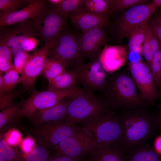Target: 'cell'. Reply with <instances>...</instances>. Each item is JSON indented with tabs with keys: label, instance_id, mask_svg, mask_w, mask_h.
I'll list each match as a JSON object with an SVG mask.
<instances>
[{
	"label": "cell",
	"instance_id": "obj_28",
	"mask_svg": "<svg viewBox=\"0 0 161 161\" xmlns=\"http://www.w3.org/2000/svg\"><path fill=\"white\" fill-rule=\"evenodd\" d=\"M31 0H0V17L17 11L25 4H29Z\"/></svg>",
	"mask_w": 161,
	"mask_h": 161
},
{
	"label": "cell",
	"instance_id": "obj_20",
	"mask_svg": "<svg viewBox=\"0 0 161 161\" xmlns=\"http://www.w3.org/2000/svg\"><path fill=\"white\" fill-rule=\"evenodd\" d=\"M78 85L77 73L73 68L69 69L49 82L47 90L62 91L73 88Z\"/></svg>",
	"mask_w": 161,
	"mask_h": 161
},
{
	"label": "cell",
	"instance_id": "obj_26",
	"mask_svg": "<svg viewBox=\"0 0 161 161\" xmlns=\"http://www.w3.org/2000/svg\"><path fill=\"white\" fill-rule=\"evenodd\" d=\"M23 101L13 102L0 112V129L6 125L14 122V120L21 108Z\"/></svg>",
	"mask_w": 161,
	"mask_h": 161
},
{
	"label": "cell",
	"instance_id": "obj_33",
	"mask_svg": "<svg viewBox=\"0 0 161 161\" xmlns=\"http://www.w3.org/2000/svg\"><path fill=\"white\" fill-rule=\"evenodd\" d=\"M46 148L44 144L35 146L32 151L24 158V161H47L49 152Z\"/></svg>",
	"mask_w": 161,
	"mask_h": 161
},
{
	"label": "cell",
	"instance_id": "obj_48",
	"mask_svg": "<svg viewBox=\"0 0 161 161\" xmlns=\"http://www.w3.org/2000/svg\"><path fill=\"white\" fill-rule=\"evenodd\" d=\"M47 1L50 4L55 5L60 4L63 1V0H48Z\"/></svg>",
	"mask_w": 161,
	"mask_h": 161
},
{
	"label": "cell",
	"instance_id": "obj_29",
	"mask_svg": "<svg viewBox=\"0 0 161 161\" xmlns=\"http://www.w3.org/2000/svg\"><path fill=\"white\" fill-rule=\"evenodd\" d=\"M0 155L8 161H24V157L18 150L10 147L4 138L0 140Z\"/></svg>",
	"mask_w": 161,
	"mask_h": 161
},
{
	"label": "cell",
	"instance_id": "obj_43",
	"mask_svg": "<svg viewBox=\"0 0 161 161\" xmlns=\"http://www.w3.org/2000/svg\"><path fill=\"white\" fill-rule=\"evenodd\" d=\"M142 55L139 53L134 52H128V58L129 62L131 63H137L142 61Z\"/></svg>",
	"mask_w": 161,
	"mask_h": 161
},
{
	"label": "cell",
	"instance_id": "obj_21",
	"mask_svg": "<svg viewBox=\"0 0 161 161\" xmlns=\"http://www.w3.org/2000/svg\"><path fill=\"white\" fill-rule=\"evenodd\" d=\"M119 145L95 148L91 153V161H127Z\"/></svg>",
	"mask_w": 161,
	"mask_h": 161
},
{
	"label": "cell",
	"instance_id": "obj_42",
	"mask_svg": "<svg viewBox=\"0 0 161 161\" xmlns=\"http://www.w3.org/2000/svg\"><path fill=\"white\" fill-rule=\"evenodd\" d=\"M15 69L12 61H5L0 60V72L5 73L11 69Z\"/></svg>",
	"mask_w": 161,
	"mask_h": 161
},
{
	"label": "cell",
	"instance_id": "obj_32",
	"mask_svg": "<svg viewBox=\"0 0 161 161\" xmlns=\"http://www.w3.org/2000/svg\"><path fill=\"white\" fill-rule=\"evenodd\" d=\"M15 69H11L3 75L4 89V91H11L18 83H21V76Z\"/></svg>",
	"mask_w": 161,
	"mask_h": 161
},
{
	"label": "cell",
	"instance_id": "obj_5",
	"mask_svg": "<svg viewBox=\"0 0 161 161\" xmlns=\"http://www.w3.org/2000/svg\"><path fill=\"white\" fill-rule=\"evenodd\" d=\"M16 24L0 28V41L8 45L14 56L32 50L38 44V35L31 20Z\"/></svg>",
	"mask_w": 161,
	"mask_h": 161
},
{
	"label": "cell",
	"instance_id": "obj_15",
	"mask_svg": "<svg viewBox=\"0 0 161 161\" xmlns=\"http://www.w3.org/2000/svg\"><path fill=\"white\" fill-rule=\"evenodd\" d=\"M103 26H99L78 36V44L81 59L92 60L100 56L102 47L108 39L106 32Z\"/></svg>",
	"mask_w": 161,
	"mask_h": 161
},
{
	"label": "cell",
	"instance_id": "obj_16",
	"mask_svg": "<svg viewBox=\"0 0 161 161\" xmlns=\"http://www.w3.org/2000/svg\"><path fill=\"white\" fill-rule=\"evenodd\" d=\"M72 99L66 97L52 107L37 110L29 118L37 126L47 123L64 120L68 107Z\"/></svg>",
	"mask_w": 161,
	"mask_h": 161
},
{
	"label": "cell",
	"instance_id": "obj_35",
	"mask_svg": "<svg viewBox=\"0 0 161 161\" xmlns=\"http://www.w3.org/2000/svg\"><path fill=\"white\" fill-rule=\"evenodd\" d=\"M30 56V54L24 52L14 56V65L15 69L19 73H22Z\"/></svg>",
	"mask_w": 161,
	"mask_h": 161
},
{
	"label": "cell",
	"instance_id": "obj_14",
	"mask_svg": "<svg viewBox=\"0 0 161 161\" xmlns=\"http://www.w3.org/2000/svg\"><path fill=\"white\" fill-rule=\"evenodd\" d=\"M95 148L93 142L80 128L54 148L55 155L79 158L91 153Z\"/></svg>",
	"mask_w": 161,
	"mask_h": 161
},
{
	"label": "cell",
	"instance_id": "obj_45",
	"mask_svg": "<svg viewBox=\"0 0 161 161\" xmlns=\"http://www.w3.org/2000/svg\"><path fill=\"white\" fill-rule=\"evenodd\" d=\"M154 117L156 128L161 132V108Z\"/></svg>",
	"mask_w": 161,
	"mask_h": 161
},
{
	"label": "cell",
	"instance_id": "obj_40",
	"mask_svg": "<svg viewBox=\"0 0 161 161\" xmlns=\"http://www.w3.org/2000/svg\"><path fill=\"white\" fill-rule=\"evenodd\" d=\"M13 55L10 48L4 42L0 41V60L11 61Z\"/></svg>",
	"mask_w": 161,
	"mask_h": 161
},
{
	"label": "cell",
	"instance_id": "obj_38",
	"mask_svg": "<svg viewBox=\"0 0 161 161\" xmlns=\"http://www.w3.org/2000/svg\"><path fill=\"white\" fill-rule=\"evenodd\" d=\"M4 139L9 145L15 146L19 143L21 140V135L18 130L13 129L6 134Z\"/></svg>",
	"mask_w": 161,
	"mask_h": 161
},
{
	"label": "cell",
	"instance_id": "obj_18",
	"mask_svg": "<svg viewBox=\"0 0 161 161\" xmlns=\"http://www.w3.org/2000/svg\"><path fill=\"white\" fill-rule=\"evenodd\" d=\"M47 3V0H32L27 6L18 11L0 17V28L32 19Z\"/></svg>",
	"mask_w": 161,
	"mask_h": 161
},
{
	"label": "cell",
	"instance_id": "obj_37",
	"mask_svg": "<svg viewBox=\"0 0 161 161\" xmlns=\"http://www.w3.org/2000/svg\"><path fill=\"white\" fill-rule=\"evenodd\" d=\"M35 141L33 138L28 136L25 138L21 143V149L25 158L33 150L35 146Z\"/></svg>",
	"mask_w": 161,
	"mask_h": 161
},
{
	"label": "cell",
	"instance_id": "obj_39",
	"mask_svg": "<svg viewBox=\"0 0 161 161\" xmlns=\"http://www.w3.org/2000/svg\"><path fill=\"white\" fill-rule=\"evenodd\" d=\"M146 33L152 51L154 55L160 48V46L156 35L148 24Z\"/></svg>",
	"mask_w": 161,
	"mask_h": 161
},
{
	"label": "cell",
	"instance_id": "obj_44",
	"mask_svg": "<svg viewBox=\"0 0 161 161\" xmlns=\"http://www.w3.org/2000/svg\"><path fill=\"white\" fill-rule=\"evenodd\" d=\"M47 161H79V158L55 155L53 157L49 158Z\"/></svg>",
	"mask_w": 161,
	"mask_h": 161
},
{
	"label": "cell",
	"instance_id": "obj_13",
	"mask_svg": "<svg viewBox=\"0 0 161 161\" xmlns=\"http://www.w3.org/2000/svg\"><path fill=\"white\" fill-rule=\"evenodd\" d=\"M53 41L45 43L42 47L30 55L21 75V83L27 90L32 91L36 79L41 74Z\"/></svg>",
	"mask_w": 161,
	"mask_h": 161
},
{
	"label": "cell",
	"instance_id": "obj_8",
	"mask_svg": "<svg viewBox=\"0 0 161 161\" xmlns=\"http://www.w3.org/2000/svg\"><path fill=\"white\" fill-rule=\"evenodd\" d=\"M47 4L31 20L38 35L45 43L55 39L66 27L68 19Z\"/></svg>",
	"mask_w": 161,
	"mask_h": 161
},
{
	"label": "cell",
	"instance_id": "obj_3",
	"mask_svg": "<svg viewBox=\"0 0 161 161\" xmlns=\"http://www.w3.org/2000/svg\"><path fill=\"white\" fill-rule=\"evenodd\" d=\"M81 129L93 142L95 148L120 145L122 134L120 116L112 110L107 109L83 123Z\"/></svg>",
	"mask_w": 161,
	"mask_h": 161
},
{
	"label": "cell",
	"instance_id": "obj_47",
	"mask_svg": "<svg viewBox=\"0 0 161 161\" xmlns=\"http://www.w3.org/2000/svg\"><path fill=\"white\" fill-rule=\"evenodd\" d=\"M151 3L154 5L156 8H160V11L161 12V0H154Z\"/></svg>",
	"mask_w": 161,
	"mask_h": 161
},
{
	"label": "cell",
	"instance_id": "obj_34",
	"mask_svg": "<svg viewBox=\"0 0 161 161\" xmlns=\"http://www.w3.org/2000/svg\"><path fill=\"white\" fill-rule=\"evenodd\" d=\"M19 94L16 91L0 92V110H3L18 96Z\"/></svg>",
	"mask_w": 161,
	"mask_h": 161
},
{
	"label": "cell",
	"instance_id": "obj_11",
	"mask_svg": "<svg viewBox=\"0 0 161 161\" xmlns=\"http://www.w3.org/2000/svg\"><path fill=\"white\" fill-rule=\"evenodd\" d=\"M128 70L140 95L148 105H153L159 98L151 70L146 62H129Z\"/></svg>",
	"mask_w": 161,
	"mask_h": 161
},
{
	"label": "cell",
	"instance_id": "obj_50",
	"mask_svg": "<svg viewBox=\"0 0 161 161\" xmlns=\"http://www.w3.org/2000/svg\"><path fill=\"white\" fill-rule=\"evenodd\" d=\"M0 161H8L4 159L3 157L0 155Z\"/></svg>",
	"mask_w": 161,
	"mask_h": 161
},
{
	"label": "cell",
	"instance_id": "obj_25",
	"mask_svg": "<svg viewBox=\"0 0 161 161\" xmlns=\"http://www.w3.org/2000/svg\"><path fill=\"white\" fill-rule=\"evenodd\" d=\"M64 64L55 59L47 57L41 73L48 81H51L66 70Z\"/></svg>",
	"mask_w": 161,
	"mask_h": 161
},
{
	"label": "cell",
	"instance_id": "obj_24",
	"mask_svg": "<svg viewBox=\"0 0 161 161\" xmlns=\"http://www.w3.org/2000/svg\"><path fill=\"white\" fill-rule=\"evenodd\" d=\"M112 0H85L83 6L86 11L101 15H108Z\"/></svg>",
	"mask_w": 161,
	"mask_h": 161
},
{
	"label": "cell",
	"instance_id": "obj_12",
	"mask_svg": "<svg viewBox=\"0 0 161 161\" xmlns=\"http://www.w3.org/2000/svg\"><path fill=\"white\" fill-rule=\"evenodd\" d=\"M156 9L151 3L137 5L125 11L117 23L118 38L121 40L128 37L141 24L148 21Z\"/></svg>",
	"mask_w": 161,
	"mask_h": 161
},
{
	"label": "cell",
	"instance_id": "obj_1",
	"mask_svg": "<svg viewBox=\"0 0 161 161\" xmlns=\"http://www.w3.org/2000/svg\"><path fill=\"white\" fill-rule=\"evenodd\" d=\"M106 78V87L100 97L108 108L122 110L147 109L148 105L138 94L129 71L107 73Z\"/></svg>",
	"mask_w": 161,
	"mask_h": 161
},
{
	"label": "cell",
	"instance_id": "obj_7",
	"mask_svg": "<svg viewBox=\"0 0 161 161\" xmlns=\"http://www.w3.org/2000/svg\"><path fill=\"white\" fill-rule=\"evenodd\" d=\"M83 89L76 86L70 89L62 91L47 90L38 91L33 90L30 97L23 101L14 122L18 121L23 116L30 118L36 111L52 107L64 98H73L79 94Z\"/></svg>",
	"mask_w": 161,
	"mask_h": 161
},
{
	"label": "cell",
	"instance_id": "obj_27",
	"mask_svg": "<svg viewBox=\"0 0 161 161\" xmlns=\"http://www.w3.org/2000/svg\"><path fill=\"white\" fill-rule=\"evenodd\" d=\"M85 0H63L60 4L55 5L50 4L51 8L57 12L67 17L83 6Z\"/></svg>",
	"mask_w": 161,
	"mask_h": 161
},
{
	"label": "cell",
	"instance_id": "obj_31",
	"mask_svg": "<svg viewBox=\"0 0 161 161\" xmlns=\"http://www.w3.org/2000/svg\"><path fill=\"white\" fill-rule=\"evenodd\" d=\"M146 0H112L109 15L115 12L122 11L135 6L148 3Z\"/></svg>",
	"mask_w": 161,
	"mask_h": 161
},
{
	"label": "cell",
	"instance_id": "obj_51",
	"mask_svg": "<svg viewBox=\"0 0 161 161\" xmlns=\"http://www.w3.org/2000/svg\"><path fill=\"white\" fill-rule=\"evenodd\" d=\"M158 94H159V97H161V92L160 93H158Z\"/></svg>",
	"mask_w": 161,
	"mask_h": 161
},
{
	"label": "cell",
	"instance_id": "obj_23",
	"mask_svg": "<svg viewBox=\"0 0 161 161\" xmlns=\"http://www.w3.org/2000/svg\"><path fill=\"white\" fill-rule=\"evenodd\" d=\"M148 22L146 21L141 24L128 37V52H137L142 55V47L146 36Z\"/></svg>",
	"mask_w": 161,
	"mask_h": 161
},
{
	"label": "cell",
	"instance_id": "obj_36",
	"mask_svg": "<svg viewBox=\"0 0 161 161\" xmlns=\"http://www.w3.org/2000/svg\"><path fill=\"white\" fill-rule=\"evenodd\" d=\"M142 54L150 68L151 62L154 55L152 51L147 33L142 47Z\"/></svg>",
	"mask_w": 161,
	"mask_h": 161
},
{
	"label": "cell",
	"instance_id": "obj_19",
	"mask_svg": "<svg viewBox=\"0 0 161 161\" xmlns=\"http://www.w3.org/2000/svg\"><path fill=\"white\" fill-rule=\"evenodd\" d=\"M104 61L101 62L105 70L112 72L122 66L126 59L127 51L125 47L109 46L104 51Z\"/></svg>",
	"mask_w": 161,
	"mask_h": 161
},
{
	"label": "cell",
	"instance_id": "obj_9",
	"mask_svg": "<svg viewBox=\"0 0 161 161\" xmlns=\"http://www.w3.org/2000/svg\"><path fill=\"white\" fill-rule=\"evenodd\" d=\"M100 57L87 63L82 62L72 68L77 73L78 84L88 90L101 93L106 85L107 72L103 66Z\"/></svg>",
	"mask_w": 161,
	"mask_h": 161
},
{
	"label": "cell",
	"instance_id": "obj_17",
	"mask_svg": "<svg viewBox=\"0 0 161 161\" xmlns=\"http://www.w3.org/2000/svg\"><path fill=\"white\" fill-rule=\"evenodd\" d=\"M109 16L88 12L83 6L69 15L67 18L77 29L83 32L97 27L106 26L109 23Z\"/></svg>",
	"mask_w": 161,
	"mask_h": 161
},
{
	"label": "cell",
	"instance_id": "obj_2",
	"mask_svg": "<svg viewBox=\"0 0 161 161\" xmlns=\"http://www.w3.org/2000/svg\"><path fill=\"white\" fill-rule=\"evenodd\" d=\"M120 116L122 134L120 145L124 151L129 152L145 143L157 129L154 115L147 109L123 110Z\"/></svg>",
	"mask_w": 161,
	"mask_h": 161
},
{
	"label": "cell",
	"instance_id": "obj_49",
	"mask_svg": "<svg viewBox=\"0 0 161 161\" xmlns=\"http://www.w3.org/2000/svg\"><path fill=\"white\" fill-rule=\"evenodd\" d=\"M151 19L161 25V12L159 14Z\"/></svg>",
	"mask_w": 161,
	"mask_h": 161
},
{
	"label": "cell",
	"instance_id": "obj_22",
	"mask_svg": "<svg viewBox=\"0 0 161 161\" xmlns=\"http://www.w3.org/2000/svg\"><path fill=\"white\" fill-rule=\"evenodd\" d=\"M127 161H161V156L153 148L144 143L130 151Z\"/></svg>",
	"mask_w": 161,
	"mask_h": 161
},
{
	"label": "cell",
	"instance_id": "obj_6",
	"mask_svg": "<svg viewBox=\"0 0 161 161\" xmlns=\"http://www.w3.org/2000/svg\"><path fill=\"white\" fill-rule=\"evenodd\" d=\"M47 57L60 62L69 69L84 62L80 57L78 35L66 27L54 40Z\"/></svg>",
	"mask_w": 161,
	"mask_h": 161
},
{
	"label": "cell",
	"instance_id": "obj_41",
	"mask_svg": "<svg viewBox=\"0 0 161 161\" xmlns=\"http://www.w3.org/2000/svg\"><path fill=\"white\" fill-rule=\"evenodd\" d=\"M148 23L156 35L161 47V25L151 18L148 20Z\"/></svg>",
	"mask_w": 161,
	"mask_h": 161
},
{
	"label": "cell",
	"instance_id": "obj_10",
	"mask_svg": "<svg viewBox=\"0 0 161 161\" xmlns=\"http://www.w3.org/2000/svg\"><path fill=\"white\" fill-rule=\"evenodd\" d=\"M75 124L64 120L47 123L38 126L33 134L47 147L54 148L80 129Z\"/></svg>",
	"mask_w": 161,
	"mask_h": 161
},
{
	"label": "cell",
	"instance_id": "obj_46",
	"mask_svg": "<svg viewBox=\"0 0 161 161\" xmlns=\"http://www.w3.org/2000/svg\"><path fill=\"white\" fill-rule=\"evenodd\" d=\"M4 83L3 75L0 73V92L4 91Z\"/></svg>",
	"mask_w": 161,
	"mask_h": 161
},
{
	"label": "cell",
	"instance_id": "obj_4",
	"mask_svg": "<svg viewBox=\"0 0 161 161\" xmlns=\"http://www.w3.org/2000/svg\"><path fill=\"white\" fill-rule=\"evenodd\" d=\"M107 109L100 96L83 88L69 104L65 120L73 124L83 123L98 116Z\"/></svg>",
	"mask_w": 161,
	"mask_h": 161
},
{
	"label": "cell",
	"instance_id": "obj_30",
	"mask_svg": "<svg viewBox=\"0 0 161 161\" xmlns=\"http://www.w3.org/2000/svg\"><path fill=\"white\" fill-rule=\"evenodd\" d=\"M157 91L161 89V47L154 56L150 67Z\"/></svg>",
	"mask_w": 161,
	"mask_h": 161
}]
</instances>
